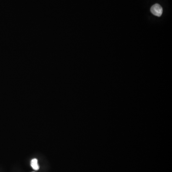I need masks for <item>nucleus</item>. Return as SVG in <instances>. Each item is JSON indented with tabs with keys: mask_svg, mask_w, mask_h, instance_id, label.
<instances>
[{
	"mask_svg": "<svg viewBox=\"0 0 172 172\" xmlns=\"http://www.w3.org/2000/svg\"><path fill=\"white\" fill-rule=\"evenodd\" d=\"M151 12L154 15L160 17L162 13V8L159 4H155L151 8Z\"/></svg>",
	"mask_w": 172,
	"mask_h": 172,
	"instance_id": "obj_1",
	"label": "nucleus"
},
{
	"mask_svg": "<svg viewBox=\"0 0 172 172\" xmlns=\"http://www.w3.org/2000/svg\"><path fill=\"white\" fill-rule=\"evenodd\" d=\"M31 165L35 170H38L39 169V166L38 164V161L37 159H33L31 162Z\"/></svg>",
	"mask_w": 172,
	"mask_h": 172,
	"instance_id": "obj_2",
	"label": "nucleus"
}]
</instances>
